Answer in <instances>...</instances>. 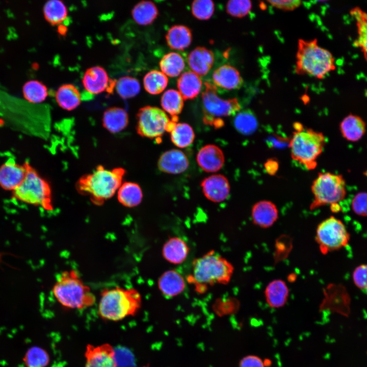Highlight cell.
Masks as SVG:
<instances>
[{"label": "cell", "mask_w": 367, "mask_h": 367, "mask_svg": "<svg viewBox=\"0 0 367 367\" xmlns=\"http://www.w3.org/2000/svg\"><path fill=\"white\" fill-rule=\"evenodd\" d=\"M233 271V266L229 261L211 250L194 260L192 273L187 280L197 292L203 294L215 284H227Z\"/></svg>", "instance_id": "6da1fadb"}, {"label": "cell", "mask_w": 367, "mask_h": 367, "mask_svg": "<svg viewBox=\"0 0 367 367\" xmlns=\"http://www.w3.org/2000/svg\"><path fill=\"white\" fill-rule=\"evenodd\" d=\"M141 304V296L134 289H107L101 293L98 312L103 319L119 321L135 315Z\"/></svg>", "instance_id": "7a4b0ae2"}, {"label": "cell", "mask_w": 367, "mask_h": 367, "mask_svg": "<svg viewBox=\"0 0 367 367\" xmlns=\"http://www.w3.org/2000/svg\"><path fill=\"white\" fill-rule=\"evenodd\" d=\"M125 170L121 168L108 169L98 166L92 173L83 176L77 189L90 196L95 204H102L117 192L122 184Z\"/></svg>", "instance_id": "3957f363"}, {"label": "cell", "mask_w": 367, "mask_h": 367, "mask_svg": "<svg viewBox=\"0 0 367 367\" xmlns=\"http://www.w3.org/2000/svg\"><path fill=\"white\" fill-rule=\"evenodd\" d=\"M335 68L332 55L320 46L317 39L299 40L295 67L297 74L321 79Z\"/></svg>", "instance_id": "277c9868"}, {"label": "cell", "mask_w": 367, "mask_h": 367, "mask_svg": "<svg viewBox=\"0 0 367 367\" xmlns=\"http://www.w3.org/2000/svg\"><path fill=\"white\" fill-rule=\"evenodd\" d=\"M53 293L61 305L70 309L87 308L96 301L90 289L74 270L66 271L59 275L53 286Z\"/></svg>", "instance_id": "5b68a950"}, {"label": "cell", "mask_w": 367, "mask_h": 367, "mask_svg": "<svg viewBox=\"0 0 367 367\" xmlns=\"http://www.w3.org/2000/svg\"><path fill=\"white\" fill-rule=\"evenodd\" d=\"M294 126L296 131L289 142L292 158L308 170L313 169L317 165L316 160L324 147L325 137L322 133L304 129L299 123Z\"/></svg>", "instance_id": "8992f818"}, {"label": "cell", "mask_w": 367, "mask_h": 367, "mask_svg": "<svg viewBox=\"0 0 367 367\" xmlns=\"http://www.w3.org/2000/svg\"><path fill=\"white\" fill-rule=\"evenodd\" d=\"M205 89L201 97L204 113L203 121L218 128L224 125L220 118L235 114L241 109V106L237 98L223 99L219 97L215 85L206 81Z\"/></svg>", "instance_id": "52a82bcc"}, {"label": "cell", "mask_w": 367, "mask_h": 367, "mask_svg": "<svg viewBox=\"0 0 367 367\" xmlns=\"http://www.w3.org/2000/svg\"><path fill=\"white\" fill-rule=\"evenodd\" d=\"M15 197L26 203L53 209L51 190L48 182L29 165L25 177L13 191Z\"/></svg>", "instance_id": "ba28073f"}, {"label": "cell", "mask_w": 367, "mask_h": 367, "mask_svg": "<svg viewBox=\"0 0 367 367\" xmlns=\"http://www.w3.org/2000/svg\"><path fill=\"white\" fill-rule=\"evenodd\" d=\"M314 199L311 210L326 204L338 203L346 195V182L342 175L330 172L319 173L311 186Z\"/></svg>", "instance_id": "9c48e42d"}, {"label": "cell", "mask_w": 367, "mask_h": 367, "mask_svg": "<svg viewBox=\"0 0 367 367\" xmlns=\"http://www.w3.org/2000/svg\"><path fill=\"white\" fill-rule=\"evenodd\" d=\"M315 239L321 252L326 254L346 246L350 234L342 221L331 216L318 225Z\"/></svg>", "instance_id": "30bf717a"}, {"label": "cell", "mask_w": 367, "mask_h": 367, "mask_svg": "<svg viewBox=\"0 0 367 367\" xmlns=\"http://www.w3.org/2000/svg\"><path fill=\"white\" fill-rule=\"evenodd\" d=\"M170 120L166 113L159 108L145 106L137 114V130L142 137L159 138L166 131Z\"/></svg>", "instance_id": "8fae6325"}, {"label": "cell", "mask_w": 367, "mask_h": 367, "mask_svg": "<svg viewBox=\"0 0 367 367\" xmlns=\"http://www.w3.org/2000/svg\"><path fill=\"white\" fill-rule=\"evenodd\" d=\"M85 357V367H118L116 351L109 344L88 345Z\"/></svg>", "instance_id": "7c38bea8"}, {"label": "cell", "mask_w": 367, "mask_h": 367, "mask_svg": "<svg viewBox=\"0 0 367 367\" xmlns=\"http://www.w3.org/2000/svg\"><path fill=\"white\" fill-rule=\"evenodd\" d=\"M204 196L214 202H220L225 200L230 192V185L227 178L221 174L209 176L201 183Z\"/></svg>", "instance_id": "4fadbf2b"}, {"label": "cell", "mask_w": 367, "mask_h": 367, "mask_svg": "<svg viewBox=\"0 0 367 367\" xmlns=\"http://www.w3.org/2000/svg\"><path fill=\"white\" fill-rule=\"evenodd\" d=\"M27 164L21 166L13 160H8L0 167V185L7 190L13 191L23 180Z\"/></svg>", "instance_id": "5bb4252c"}, {"label": "cell", "mask_w": 367, "mask_h": 367, "mask_svg": "<svg viewBox=\"0 0 367 367\" xmlns=\"http://www.w3.org/2000/svg\"><path fill=\"white\" fill-rule=\"evenodd\" d=\"M196 160L203 170L207 172H215L223 167L224 156L219 147L209 144L200 149L197 154Z\"/></svg>", "instance_id": "9a60e30c"}, {"label": "cell", "mask_w": 367, "mask_h": 367, "mask_svg": "<svg viewBox=\"0 0 367 367\" xmlns=\"http://www.w3.org/2000/svg\"><path fill=\"white\" fill-rule=\"evenodd\" d=\"M189 160L181 150L171 149L164 152L160 157L158 166L159 170L169 174H179L189 166Z\"/></svg>", "instance_id": "2e32d148"}, {"label": "cell", "mask_w": 367, "mask_h": 367, "mask_svg": "<svg viewBox=\"0 0 367 367\" xmlns=\"http://www.w3.org/2000/svg\"><path fill=\"white\" fill-rule=\"evenodd\" d=\"M254 224L263 228L272 226L278 218L276 206L270 201L261 200L254 204L251 210Z\"/></svg>", "instance_id": "e0dca14e"}, {"label": "cell", "mask_w": 367, "mask_h": 367, "mask_svg": "<svg viewBox=\"0 0 367 367\" xmlns=\"http://www.w3.org/2000/svg\"><path fill=\"white\" fill-rule=\"evenodd\" d=\"M213 80L216 86L229 90L240 89L243 84V80L239 71L227 64L214 70Z\"/></svg>", "instance_id": "ac0fdd59"}, {"label": "cell", "mask_w": 367, "mask_h": 367, "mask_svg": "<svg viewBox=\"0 0 367 367\" xmlns=\"http://www.w3.org/2000/svg\"><path fill=\"white\" fill-rule=\"evenodd\" d=\"M158 285L160 292L167 297H174L185 290L186 282L183 276L175 270H169L159 277Z\"/></svg>", "instance_id": "d6986e66"}, {"label": "cell", "mask_w": 367, "mask_h": 367, "mask_svg": "<svg viewBox=\"0 0 367 367\" xmlns=\"http://www.w3.org/2000/svg\"><path fill=\"white\" fill-rule=\"evenodd\" d=\"M110 81L106 71L100 66H94L88 69L82 79L85 89L89 93L94 94L107 90Z\"/></svg>", "instance_id": "ffe728a7"}, {"label": "cell", "mask_w": 367, "mask_h": 367, "mask_svg": "<svg viewBox=\"0 0 367 367\" xmlns=\"http://www.w3.org/2000/svg\"><path fill=\"white\" fill-rule=\"evenodd\" d=\"M214 61L213 53L204 47H197L188 57L190 68L198 75L204 76L211 70Z\"/></svg>", "instance_id": "44dd1931"}, {"label": "cell", "mask_w": 367, "mask_h": 367, "mask_svg": "<svg viewBox=\"0 0 367 367\" xmlns=\"http://www.w3.org/2000/svg\"><path fill=\"white\" fill-rule=\"evenodd\" d=\"M190 248L182 239L173 237L164 244L162 248L163 257L167 261L174 265L182 263L188 257Z\"/></svg>", "instance_id": "7402d4cb"}, {"label": "cell", "mask_w": 367, "mask_h": 367, "mask_svg": "<svg viewBox=\"0 0 367 367\" xmlns=\"http://www.w3.org/2000/svg\"><path fill=\"white\" fill-rule=\"evenodd\" d=\"M339 129L343 137L349 141L360 140L366 131L365 121L359 116L349 114L341 121Z\"/></svg>", "instance_id": "603a6c76"}, {"label": "cell", "mask_w": 367, "mask_h": 367, "mask_svg": "<svg viewBox=\"0 0 367 367\" xmlns=\"http://www.w3.org/2000/svg\"><path fill=\"white\" fill-rule=\"evenodd\" d=\"M289 290L286 283L281 279H275L269 283L265 291V299L272 308L283 306L287 301Z\"/></svg>", "instance_id": "cb8c5ba5"}, {"label": "cell", "mask_w": 367, "mask_h": 367, "mask_svg": "<svg viewBox=\"0 0 367 367\" xmlns=\"http://www.w3.org/2000/svg\"><path fill=\"white\" fill-rule=\"evenodd\" d=\"M177 86L184 99H193L200 93L202 82L197 74L189 71L183 73L179 76Z\"/></svg>", "instance_id": "d4e9b609"}, {"label": "cell", "mask_w": 367, "mask_h": 367, "mask_svg": "<svg viewBox=\"0 0 367 367\" xmlns=\"http://www.w3.org/2000/svg\"><path fill=\"white\" fill-rule=\"evenodd\" d=\"M166 39L169 47L172 49L183 50L188 47L192 42L191 30L183 25H175L168 31Z\"/></svg>", "instance_id": "484cf974"}, {"label": "cell", "mask_w": 367, "mask_h": 367, "mask_svg": "<svg viewBox=\"0 0 367 367\" xmlns=\"http://www.w3.org/2000/svg\"><path fill=\"white\" fill-rule=\"evenodd\" d=\"M128 123L127 112L122 108L112 107L107 109L103 113L102 124L110 132L118 133L123 130Z\"/></svg>", "instance_id": "4316f807"}, {"label": "cell", "mask_w": 367, "mask_h": 367, "mask_svg": "<svg viewBox=\"0 0 367 367\" xmlns=\"http://www.w3.org/2000/svg\"><path fill=\"white\" fill-rule=\"evenodd\" d=\"M56 99L62 108L70 111L80 105L81 96L79 91L74 85L65 84L60 87L57 91Z\"/></svg>", "instance_id": "83f0119b"}, {"label": "cell", "mask_w": 367, "mask_h": 367, "mask_svg": "<svg viewBox=\"0 0 367 367\" xmlns=\"http://www.w3.org/2000/svg\"><path fill=\"white\" fill-rule=\"evenodd\" d=\"M119 202L127 207L138 205L142 201L143 193L141 187L136 183H122L117 191Z\"/></svg>", "instance_id": "f1b7e54d"}, {"label": "cell", "mask_w": 367, "mask_h": 367, "mask_svg": "<svg viewBox=\"0 0 367 367\" xmlns=\"http://www.w3.org/2000/svg\"><path fill=\"white\" fill-rule=\"evenodd\" d=\"M350 12L355 20L357 27L355 45L360 48L367 61V13L359 7L352 8Z\"/></svg>", "instance_id": "f546056e"}, {"label": "cell", "mask_w": 367, "mask_h": 367, "mask_svg": "<svg viewBox=\"0 0 367 367\" xmlns=\"http://www.w3.org/2000/svg\"><path fill=\"white\" fill-rule=\"evenodd\" d=\"M159 11L155 4L150 1H141L135 6L132 11L134 20L140 25H149L156 19Z\"/></svg>", "instance_id": "4dcf8cb0"}, {"label": "cell", "mask_w": 367, "mask_h": 367, "mask_svg": "<svg viewBox=\"0 0 367 367\" xmlns=\"http://www.w3.org/2000/svg\"><path fill=\"white\" fill-rule=\"evenodd\" d=\"M43 13L45 19L54 25L61 24L66 19L68 11L62 1L50 0L44 5Z\"/></svg>", "instance_id": "1f68e13d"}, {"label": "cell", "mask_w": 367, "mask_h": 367, "mask_svg": "<svg viewBox=\"0 0 367 367\" xmlns=\"http://www.w3.org/2000/svg\"><path fill=\"white\" fill-rule=\"evenodd\" d=\"M159 65L164 74L172 77L179 75L185 66L182 57L173 52L165 55L160 61Z\"/></svg>", "instance_id": "d6a6232c"}, {"label": "cell", "mask_w": 367, "mask_h": 367, "mask_svg": "<svg viewBox=\"0 0 367 367\" xmlns=\"http://www.w3.org/2000/svg\"><path fill=\"white\" fill-rule=\"evenodd\" d=\"M161 104L163 110L172 117L177 116L184 107V99L179 91L169 89L162 95Z\"/></svg>", "instance_id": "836d02e7"}, {"label": "cell", "mask_w": 367, "mask_h": 367, "mask_svg": "<svg viewBox=\"0 0 367 367\" xmlns=\"http://www.w3.org/2000/svg\"><path fill=\"white\" fill-rule=\"evenodd\" d=\"M168 83L167 76L162 72L152 70L148 72L143 78L145 90L149 94L156 95L162 92Z\"/></svg>", "instance_id": "e575fe53"}, {"label": "cell", "mask_w": 367, "mask_h": 367, "mask_svg": "<svg viewBox=\"0 0 367 367\" xmlns=\"http://www.w3.org/2000/svg\"><path fill=\"white\" fill-rule=\"evenodd\" d=\"M171 133V140L177 147L185 148L191 144L195 138L192 127L186 123H176Z\"/></svg>", "instance_id": "d590c367"}, {"label": "cell", "mask_w": 367, "mask_h": 367, "mask_svg": "<svg viewBox=\"0 0 367 367\" xmlns=\"http://www.w3.org/2000/svg\"><path fill=\"white\" fill-rule=\"evenodd\" d=\"M233 125L242 134L249 135L256 130L257 121L253 113L246 110L237 113L233 120Z\"/></svg>", "instance_id": "8d00e7d4"}, {"label": "cell", "mask_w": 367, "mask_h": 367, "mask_svg": "<svg viewBox=\"0 0 367 367\" xmlns=\"http://www.w3.org/2000/svg\"><path fill=\"white\" fill-rule=\"evenodd\" d=\"M22 92L24 98L33 103L44 101L48 94L46 87L42 82L36 80L26 82L23 86Z\"/></svg>", "instance_id": "74e56055"}, {"label": "cell", "mask_w": 367, "mask_h": 367, "mask_svg": "<svg viewBox=\"0 0 367 367\" xmlns=\"http://www.w3.org/2000/svg\"><path fill=\"white\" fill-rule=\"evenodd\" d=\"M116 89L123 98L135 97L140 91V85L137 79L130 76L120 77L116 82Z\"/></svg>", "instance_id": "f35d334b"}, {"label": "cell", "mask_w": 367, "mask_h": 367, "mask_svg": "<svg viewBox=\"0 0 367 367\" xmlns=\"http://www.w3.org/2000/svg\"><path fill=\"white\" fill-rule=\"evenodd\" d=\"M24 361L27 367H46L49 362V356L45 350L34 346L26 352Z\"/></svg>", "instance_id": "ab89813d"}, {"label": "cell", "mask_w": 367, "mask_h": 367, "mask_svg": "<svg viewBox=\"0 0 367 367\" xmlns=\"http://www.w3.org/2000/svg\"><path fill=\"white\" fill-rule=\"evenodd\" d=\"M215 5L210 0H196L191 5L193 15L199 20H207L213 15Z\"/></svg>", "instance_id": "60d3db41"}, {"label": "cell", "mask_w": 367, "mask_h": 367, "mask_svg": "<svg viewBox=\"0 0 367 367\" xmlns=\"http://www.w3.org/2000/svg\"><path fill=\"white\" fill-rule=\"evenodd\" d=\"M252 8V3L247 0H232L227 3V13L235 17H243L247 15Z\"/></svg>", "instance_id": "b9f144b4"}, {"label": "cell", "mask_w": 367, "mask_h": 367, "mask_svg": "<svg viewBox=\"0 0 367 367\" xmlns=\"http://www.w3.org/2000/svg\"><path fill=\"white\" fill-rule=\"evenodd\" d=\"M352 209L357 215L367 216V192L357 193L352 199Z\"/></svg>", "instance_id": "7bdbcfd3"}, {"label": "cell", "mask_w": 367, "mask_h": 367, "mask_svg": "<svg viewBox=\"0 0 367 367\" xmlns=\"http://www.w3.org/2000/svg\"><path fill=\"white\" fill-rule=\"evenodd\" d=\"M352 277L353 282L358 288L367 289V264L357 267L353 271Z\"/></svg>", "instance_id": "ee69618b"}, {"label": "cell", "mask_w": 367, "mask_h": 367, "mask_svg": "<svg viewBox=\"0 0 367 367\" xmlns=\"http://www.w3.org/2000/svg\"><path fill=\"white\" fill-rule=\"evenodd\" d=\"M267 2L276 8L286 11L293 10L299 7L302 3L299 0L268 1Z\"/></svg>", "instance_id": "f6af8a7d"}, {"label": "cell", "mask_w": 367, "mask_h": 367, "mask_svg": "<svg viewBox=\"0 0 367 367\" xmlns=\"http://www.w3.org/2000/svg\"><path fill=\"white\" fill-rule=\"evenodd\" d=\"M239 367H266V364L258 356L248 355L241 359Z\"/></svg>", "instance_id": "bcb514c9"}, {"label": "cell", "mask_w": 367, "mask_h": 367, "mask_svg": "<svg viewBox=\"0 0 367 367\" xmlns=\"http://www.w3.org/2000/svg\"><path fill=\"white\" fill-rule=\"evenodd\" d=\"M267 172L271 174H274L278 169V163L276 161L272 159L269 160L265 165Z\"/></svg>", "instance_id": "7dc6e473"}, {"label": "cell", "mask_w": 367, "mask_h": 367, "mask_svg": "<svg viewBox=\"0 0 367 367\" xmlns=\"http://www.w3.org/2000/svg\"><path fill=\"white\" fill-rule=\"evenodd\" d=\"M67 31V28L65 25H60L58 27V32L61 35H64Z\"/></svg>", "instance_id": "c3c4849f"}, {"label": "cell", "mask_w": 367, "mask_h": 367, "mask_svg": "<svg viewBox=\"0 0 367 367\" xmlns=\"http://www.w3.org/2000/svg\"><path fill=\"white\" fill-rule=\"evenodd\" d=\"M340 207L338 203L331 205V209L333 212H338L340 210Z\"/></svg>", "instance_id": "681fc988"}, {"label": "cell", "mask_w": 367, "mask_h": 367, "mask_svg": "<svg viewBox=\"0 0 367 367\" xmlns=\"http://www.w3.org/2000/svg\"><path fill=\"white\" fill-rule=\"evenodd\" d=\"M142 367H149V366H142Z\"/></svg>", "instance_id": "f907efd6"}, {"label": "cell", "mask_w": 367, "mask_h": 367, "mask_svg": "<svg viewBox=\"0 0 367 367\" xmlns=\"http://www.w3.org/2000/svg\"><path fill=\"white\" fill-rule=\"evenodd\" d=\"M366 176H367V173H366Z\"/></svg>", "instance_id": "816d5d0a"}]
</instances>
